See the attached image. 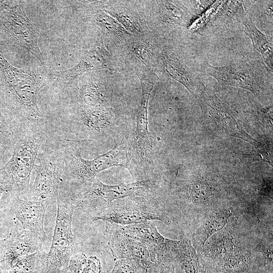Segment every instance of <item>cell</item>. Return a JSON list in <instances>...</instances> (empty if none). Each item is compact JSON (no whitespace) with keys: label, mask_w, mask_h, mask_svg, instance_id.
Listing matches in <instances>:
<instances>
[{"label":"cell","mask_w":273,"mask_h":273,"mask_svg":"<svg viewBox=\"0 0 273 273\" xmlns=\"http://www.w3.org/2000/svg\"><path fill=\"white\" fill-rule=\"evenodd\" d=\"M14 133L16 140L12 155L0 168V185L11 195L26 199L31 173L49 134L46 124L21 129Z\"/></svg>","instance_id":"cell-1"},{"label":"cell","mask_w":273,"mask_h":273,"mask_svg":"<svg viewBox=\"0 0 273 273\" xmlns=\"http://www.w3.org/2000/svg\"><path fill=\"white\" fill-rule=\"evenodd\" d=\"M0 70L5 76L12 115L13 131L46 123L37 104V96L44 84L31 72L11 65L0 53Z\"/></svg>","instance_id":"cell-2"},{"label":"cell","mask_w":273,"mask_h":273,"mask_svg":"<svg viewBox=\"0 0 273 273\" xmlns=\"http://www.w3.org/2000/svg\"><path fill=\"white\" fill-rule=\"evenodd\" d=\"M81 142L63 139L58 147L65 164L62 183L77 188L95 178L101 171L110 167L122 166L129 171L126 149L115 145L108 152L92 160L83 159L81 155Z\"/></svg>","instance_id":"cell-3"},{"label":"cell","mask_w":273,"mask_h":273,"mask_svg":"<svg viewBox=\"0 0 273 273\" xmlns=\"http://www.w3.org/2000/svg\"><path fill=\"white\" fill-rule=\"evenodd\" d=\"M217 273H249L251 259L233 231L224 228L214 234L202 248Z\"/></svg>","instance_id":"cell-4"},{"label":"cell","mask_w":273,"mask_h":273,"mask_svg":"<svg viewBox=\"0 0 273 273\" xmlns=\"http://www.w3.org/2000/svg\"><path fill=\"white\" fill-rule=\"evenodd\" d=\"M39 152L33 171L35 179L26 199L33 201L56 200L63 181L65 164L58 146L51 149L46 141Z\"/></svg>","instance_id":"cell-5"},{"label":"cell","mask_w":273,"mask_h":273,"mask_svg":"<svg viewBox=\"0 0 273 273\" xmlns=\"http://www.w3.org/2000/svg\"><path fill=\"white\" fill-rule=\"evenodd\" d=\"M57 214L52 245L46 255L48 271H56L67 264L74 245L72 218L75 207L67 194L59 189Z\"/></svg>","instance_id":"cell-6"},{"label":"cell","mask_w":273,"mask_h":273,"mask_svg":"<svg viewBox=\"0 0 273 273\" xmlns=\"http://www.w3.org/2000/svg\"><path fill=\"white\" fill-rule=\"evenodd\" d=\"M149 186L146 180L109 185L95 178L77 187L78 190L74 193H67L75 208H93L101 200L110 204L114 200L126 197L144 196L149 190Z\"/></svg>","instance_id":"cell-7"},{"label":"cell","mask_w":273,"mask_h":273,"mask_svg":"<svg viewBox=\"0 0 273 273\" xmlns=\"http://www.w3.org/2000/svg\"><path fill=\"white\" fill-rule=\"evenodd\" d=\"M94 221L102 220L123 226L159 220L166 224L170 220L165 214L140 200H116L94 217Z\"/></svg>","instance_id":"cell-8"},{"label":"cell","mask_w":273,"mask_h":273,"mask_svg":"<svg viewBox=\"0 0 273 273\" xmlns=\"http://www.w3.org/2000/svg\"><path fill=\"white\" fill-rule=\"evenodd\" d=\"M5 16V25L12 36L23 48L35 56L41 64L43 59L37 42L35 25L20 5L9 7Z\"/></svg>","instance_id":"cell-9"},{"label":"cell","mask_w":273,"mask_h":273,"mask_svg":"<svg viewBox=\"0 0 273 273\" xmlns=\"http://www.w3.org/2000/svg\"><path fill=\"white\" fill-rule=\"evenodd\" d=\"M119 230L145 245L160 261L167 254L172 255L178 243V240L164 237L158 232L155 224L150 221L123 226Z\"/></svg>","instance_id":"cell-10"},{"label":"cell","mask_w":273,"mask_h":273,"mask_svg":"<svg viewBox=\"0 0 273 273\" xmlns=\"http://www.w3.org/2000/svg\"><path fill=\"white\" fill-rule=\"evenodd\" d=\"M11 209L23 230L32 232L44 242L47 238L44 229V216L50 202L30 200L11 195Z\"/></svg>","instance_id":"cell-11"},{"label":"cell","mask_w":273,"mask_h":273,"mask_svg":"<svg viewBox=\"0 0 273 273\" xmlns=\"http://www.w3.org/2000/svg\"><path fill=\"white\" fill-rule=\"evenodd\" d=\"M43 241L32 232L23 230L16 234L13 229L4 239L3 259L0 265L9 269L18 258L41 251Z\"/></svg>","instance_id":"cell-12"},{"label":"cell","mask_w":273,"mask_h":273,"mask_svg":"<svg viewBox=\"0 0 273 273\" xmlns=\"http://www.w3.org/2000/svg\"><path fill=\"white\" fill-rule=\"evenodd\" d=\"M140 80L142 92L136 116L134 147L141 161L147 163L150 161L152 150L151 136L148 128V103L156 79L144 78Z\"/></svg>","instance_id":"cell-13"},{"label":"cell","mask_w":273,"mask_h":273,"mask_svg":"<svg viewBox=\"0 0 273 273\" xmlns=\"http://www.w3.org/2000/svg\"><path fill=\"white\" fill-rule=\"evenodd\" d=\"M110 245L112 255L117 259H135L147 268L160 261L145 245L130 238L119 229L112 235Z\"/></svg>","instance_id":"cell-14"},{"label":"cell","mask_w":273,"mask_h":273,"mask_svg":"<svg viewBox=\"0 0 273 273\" xmlns=\"http://www.w3.org/2000/svg\"><path fill=\"white\" fill-rule=\"evenodd\" d=\"M208 73L219 84L245 88L251 90L259 86L258 77L248 64H234L224 66L208 65Z\"/></svg>","instance_id":"cell-15"},{"label":"cell","mask_w":273,"mask_h":273,"mask_svg":"<svg viewBox=\"0 0 273 273\" xmlns=\"http://www.w3.org/2000/svg\"><path fill=\"white\" fill-rule=\"evenodd\" d=\"M106 52L101 48L87 52L80 61L74 67L63 71L53 73L57 80L66 85L80 75L92 70L109 69Z\"/></svg>","instance_id":"cell-16"},{"label":"cell","mask_w":273,"mask_h":273,"mask_svg":"<svg viewBox=\"0 0 273 273\" xmlns=\"http://www.w3.org/2000/svg\"><path fill=\"white\" fill-rule=\"evenodd\" d=\"M236 213L235 209L231 207L218 209L211 212L194 234L195 245L202 248L209 238L234 220Z\"/></svg>","instance_id":"cell-17"},{"label":"cell","mask_w":273,"mask_h":273,"mask_svg":"<svg viewBox=\"0 0 273 273\" xmlns=\"http://www.w3.org/2000/svg\"><path fill=\"white\" fill-rule=\"evenodd\" d=\"M172 256L185 273H208L191 240L183 235L180 236Z\"/></svg>","instance_id":"cell-18"},{"label":"cell","mask_w":273,"mask_h":273,"mask_svg":"<svg viewBox=\"0 0 273 273\" xmlns=\"http://www.w3.org/2000/svg\"><path fill=\"white\" fill-rule=\"evenodd\" d=\"M163 70L165 74L184 85L192 92H195V78L186 65L173 53L162 55Z\"/></svg>","instance_id":"cell-19"},{"label":"cell","mask_w":273,"mask_h":273,"mask_svg":"<svg viewBox=\"0 0 273 273\" xmlns=\"http://www.w3.org/2000/svg\"><path fill=\"white\" fill-rule=\"evenodd\" d=\"M243 14L242 16L244 31L251 38L254 51L259 55L265 64L272 69V41L267 35L259 30L245 13Z\"/></svg>","instance_id":"cell-20"},{"label":"cell","mask_w":273,"mask_h":273,"mask_svg":"<svg viewBox=\"0 0 273 273\" xmlns=\"http://www.w3.org/2000/svg\"><path fill=\"white\" fill-rule=\"evenodd\" d=\"M105 11L129 32L134 34H142L147 29L145 20L133 10L124 8H113Z\"/></svg>","instance_id":"cell-21"},{"label":"cell","mask_w":273,"mask_h":273,"mask_svg":"<svg viewBox=\"0 0 273 273\" xmlns=\"http://www.w3.org/2000/svg\"><path fill=\"white\" fill-rule=\"evenodd\" d=\"M15 140L10 122L0 118V168L11 157Z\"/></svg>","instance_id":"cell-22"},{"label":"cell","mask_w":273,"mask_h":273,"mask_svg":"<svg viewBox=\"0 0 273 273\" xmlns=\"http://www.w3.org/2000/svg\"><path fill=\"white\" fill-rule=\"evenodd\" d=\"M158 5L163 22L168 24L184 25L185 13L180 8L169 1H159Z\"/></svg>","instance_id":"cell-23"},{"label":"cell","mask_w":273,"mask_h":273,"mask_svg":"<svg viewBox=\"0 0 273 273\" xmlns=\"http://www.w3.org/2000/svg\"><path fill=\"white\" fill-rule=\"evenodd\" d=\"M84 104L92 107H104L107 104V95L104 87L93 82L87 84L82 92Z\"/></svg>","instance_id":"cell-24"},{"label":"cell","mask_w":273,"mask_h":273,"mask_svg":"<svg viewBox=\"0 0 273 273\" xmlns=\"http://www.w3.org/2000/svg\"><path fill=\"white\" fill-rule=\"evenodd\" d=\"M42 250L21 257L9 269L10 273H37L38 262L46 257Z\"/></svg>","instance_id":"cell-25"},{"label":"cell","mask_w":273,"mask_h":273,"mask_svg":"<svg viewBox=\"0 0 273 273\" xmlns=\"http://www.w3.org/2000/svg\"><path fill=\"white\" fill-rule=\"evenodd\" d=\"M213 194L211 185L205 180H199L192 184L187 191L189 200L197 204L207 203L212 198Z\"/></svg>","instance_id":"cell-26"},{"label":"cell","mask_w":273,"mask_h":273,"mask_svg":"<svg viewBox=\"0 0 273 273\" xmlns=\"http://www.w3.org/2000/svg\"><path fill=\"white\" fill-rule=\"evenodd\" d=\"M97 23L103 29L121 39L129 38V33L113 17L103 12L96 14L95 16Z\"/></svg>","instance_id":"cell-27"},{"label":"cell","mask_w":273,"mask_h":273,"mask_svg":"<svg viewBox=\"0 0 273 273\" xmlns=\"http://www.w3.org/2000/svg\"><path fill=\"white\" fill-rule=\"evenodd\" d=\"M148 268L139 261L132 259H118L111 273H147Z\"/></svg>","instance_id":"cell-28"},{"label":"cell","mask_w":273,"mask_h":273,"mask_svg":"<svg viewBox=\"0 0 273 273\" xmlns=\"http://www.w3.org/2000/svg\"><path fill=\"white\" fill-rule=\"evenodd\" d=\"M132 50L139 59L144 64H149L153 57V49L148 42H140L133 44Z\"/></svg>","instance_id":"cell-29"},{"label":"cell","mask_w":273,"mask_h":273,"mask_svg":"<svg viewBox=\"0 0 273 273\" xmlns=\"http://www.w3.org/2000/svg\"><path fill=\"white\" fill-rule=\"evenodd\" d=\"M87 257L83 253L75 254L69 259L68 269L70 273H80Z\"/></svg>","instance_id":"cell-30"},{"label":"cell","mask_w":273,"mask_h":273,"mask_svg":"<svg viewBox=\"0 0 273 273\" xmlns=\"http://www.w3.org/2000/svg\"><path fill=\"white\" fill-rule=\"evenodd\" d=\"M102 268L100 259L96 256H90L84 264L80 273H102Z\"/></svg>","instance_id":"cell-31"},{"label":"cell","mask_w":273,"mask_h":273,"mask_svg":"<svg viewBox=\"0 0 273 273\" xmlns=\"http://www.w3.org/2000/svg\"><path fill=\"white\" fill-rule=\"evenodd\" d=\"M259 195L268 196L272 199V181L268 178L263 179V183L256 190Z\"/></svg>","instance_id":"cell-32"},{"label":"cell","mask_w":273,"mask_h":273,"mask_svg":"<svg viewBox=\"0 0 273 273\" xmlns=\"http://www.w3.org/2000/svg\"><path fill=\"white\" fill-rule=\"evenodd\" d=\"M159 273H175L174 264L171 261H165L162 264Z\"/></svg>","instance_id":"cell-33"},{"label":"cell","mask_w":273,"mask_h":273,"mask_svg":"<svg viewBox=\"0 0 273 273\" xmlns=\"http://www.w3.org/2000/svg\"><path fill=\"white\" fill-rule=\"evenodd\" d=\"M6 192H7V191L6 189L4 188V187L0 185V199L3 194ZM3 239H0V254H2V252H3Z\"/></svg>","instance_id":"cell-34"},{"label":"cell","mask_w":273,"mask_h":273,"mask_svg":"<svg viewBox=\"0 0 273 273\" xmlns=\"http://www.w3.org/2000/svg\"><path fill=\"white\" fill-rule=\"evenodd\" d=\"M0 273H4L1 265H0Z\"/></svg>","instance_id":"cell-35"},{"label":"cell","mask_w":273,"mask_h":273,"mask_svg":"<svg viewBox=\"0 0 273 273\" xmlns=\"http://www.w3.org/2000/svg\"><path fill=\"white\" fill-rule=\"evenodd\" d=\"M52 138H53L55 140H56L53 136ZM55 141L56 142V144H58L57 141Z\"/></svg>","instance_id":"cell-36"}]
</instances>
